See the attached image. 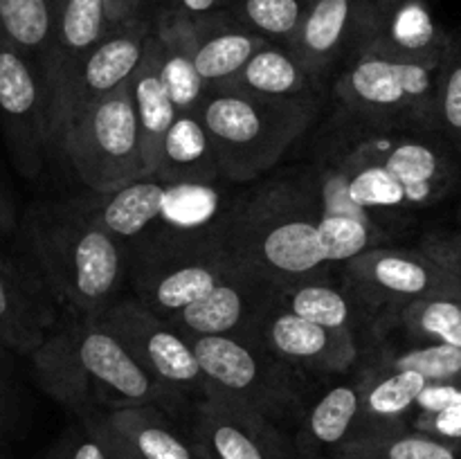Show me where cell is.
<instances>
[{"instance_id": "obj_38", "label": "cell", "mask_w": 461, "mask_h": 459, "mask_svg": "<svg viewBox=\"0 0 461 459\" xmlns=\"http://www.w3.org/2000/svg\"><path fill=\"white\" fill-rule=\"evenodd\" d=\"M437 129L461 151V57L450 54L444 63L437 94Z\"/></svg>"}, {"instance_id": "obj_28", "label": "cell", "mask_w": 461, "mask_h": 459, "mask_svg": "<svg viewBox=\"0 0 461 459\" xmlns=\"http://www.w3.org/2000/svg\"><path fill=\"white\" fill-rule=\"evenodd\" d=\"M363 396L358 382L336 385L315 400L300 435V450L315 457L322 450H336L358 435Z\"/></svg>"}, {"instance_id": "obj_13", "label": "cell", "mask_w": 461, "mask_h": 459, "mask_svg": "<svg viewBox=\"0 0 461 459\" xmlns=\"http://www.w3.org/2000/svg\"><path fill=\"white\" fill-rule=\"evenodd\" d=\"M277 297L279 286L237 264L205 297L171 315L169 322L189 340L205 336L255 340L257 327Z\"/></svg>"}, {"instance_id": "obj_21", "label": "cell", "mask_w": 461, "mask_h": 459, "mask_svg": "<svg viewBox=\"0 0 461 459\" xmlns=\"http://www.w3.org/2000/svg\"><path fill=\"white\" fill-rule=\"evenodd\" d=\"M169 183L149 176L108 194H93L95 214L131 250L160 225Z\"/></svg>"}, {"instance_id": "obj_41", "label": "cell", "mask_w": 461, "mask_h": 459, "mask_svg": "<svg viewBox=\"0 0 461 459\" xmlns=\"http://www.w3.org/2000/svg\"><path fill=\"white\" fill-rule=\"evenodd\" d=\"M412 430L426 432V435L437 436L441 441L461 446V405L441 410V412L417 414L412 418Z\"/></svg>"}, {"instance_id": "obj_36", "label": "cell", "mask_w": 461, "mask_h": 459, "mask_svg": "<svg viewBox=\"0 0 461 459\" xmlns=\"http://www.w3.org/2000/svg\"><path fill=\"white\" fill-rule=\"evenodd\" d=\"M381 364L394 369H410L426 378L428 382L459 381L461 378V349L444 342H426L412 349L387 356Z\"/></svg>"}, {"instance_id": "obj_11", "label": "cell", "mask_w": 461, "mask_h": 459, "mask_svg": "<svg viewBox=\"0 0 461 459\" xmlns=\"http://www.w3.org/2000/svg\"><path fill=\"white\" fill-rule=\"evenodd\" d=\"M153 32V21L144 14L126 18L111 27L102 40L79 63L75 75L50 106V135L52 148L72 120L97 99L115 93L131 84L135 70L142 63L147 40Z\"/></svg>"}, {"instance_id": "obj_2", "label": "cell", "mask_w": 461, "mask_h": 459, "mask_svg": "<svg viewBox=\"0 0 461 459\" xmlns=\"http://www.w3.org/2000/svg\"><path fill=\"white\" fill-rule=\"evenodd\" d=\"M25 237L36 270L72 318H97L122 297L129 250L90 198L39 202L27 212Z\"/></svg>"}, {"instance_id": "obj_40", "label": "cell", "mask_w": 461, "mask_h": 459, "mask_svg": "<svg viewBox=\"0 0 461 459\" xmlns=\"http://www.w3.org/2000/svg\"><path fill=\"white\" fill-rule=\"evenodd\" d=\"M230 0H142L140 14L149 18L158 16H183L203 18L210 14L223 12Z\"/></svg>"}, {"instance_id": "obj_32", "label": "cell", "mask_w": 461, "mask_h": 459, "mask_svg": "<svg viewBox=\"0 0 461 459\" xmlns=\"http://www.w3.org/2000/svg\"><path fill=\"white\" fill-rule=\"evenodd\" d=\"M313 0H230L228 12L239 25L270 43L291 45Z\"/></svg>"}, {"instance_id": "obj_22", "label": "cell", "mask_w": 461, "mask_h": 459, "mask_svg": "<svg viewBox=\"0 0 461 459\" xmlns=\"http://www.w3.org/2000/svg\"><path fill=\"white\" fill-rule=\"evenodd\" d=\"M106 426L144 459H212L196 441L187 439L165 410L156 405H131V408L102 412Z\"/></svg>"}, {"instance_id": "obj_26", "label": "cell", "mask_w": 461, "mask_h": 459, "mask_svg": "<svg viewBox=\"0 0 461 459\" xmlns=\"http://www.w3.org/2000/svg\"><path fill=\"white\" fill-rule=\"evenodd\" d=\"M156 178L187 184H214L221 178L198 112H178L162 144Z\"/></svg>"}, {"instance_id": "obj_15", "label": "cell", "mask_w": 461, "mask_h": 459, "mask_svg": "<svg viewBox=\"0 0 461 459\" xmlns=\"http://www.w3.org/2000/svg\"><path fill=\"white\" fill-rule=\"evenodd\" d=\"M385 0H313L288 50L315 81L349 50L358 52Z\"/></svg>"}, {"instance_id": "obj_19", "label": "cell", "mask_w": 461, "mask_h": 459, "mask_svg": "<svg viewBox=\"0 0 461 459\" xmlns=\"http://www.w3.org/2000/svg\"><path fill=\"white\" fill-rule=\"evenodd\" d=\"M360 160H378L405 189L408 207H426L439 201L455 183V165L439 147L421 140L392 142L387 148L369 142L356 151Z\"/></svg>"}, {"instance_id": "obj_12", "label": "cell", "mask_w": 461, "mask_h": 459, "mask_svg": "<svg viewBox=\"0 0 461 459\" xmlns=\"http://www.w3.org/2000/svg\"><path fill=\"white\" fill-rule=\"evenodd\" d=\"M95 320L115 333L140 364L165 385L174 387L180 394L198 392L203 396L205 376L194 342L169 320L144 306L138 297H120Z\"/></svg>"}, {"instance_id": "obj_46", "label": "cell", "mask_w": 461, "mask_h": 459, "mask_svg": "<svg viewBox=\"0 0 461 459\" xmlns=\"http://www.w3.org/2000/svg\"><path fill=\"white\" fill-rule=\"evenodd\" d=\"M14 228V210L9 205L7 196H5L3 187H0V232Z\"/></svg>"}, {"instance_id": "obj_27", "label": "cell", "mask_w": 461, "mask_h": 459, "mask_svg": "<svg viewBox=\"0 0 461 459\" xmlns=\"http://www.w3.org/2000/svg\"><path fill=\"white\" fill-rule=\"evenodd\" d=\"M315 79L297 61L295 54L279 43H266L223 90L259 94V97L293 99L311 97Z\"/></svg>"}, {"instance_id": "obj_49", "label": "cell", "mask_w": 461, "mask_h": 459, "mask_svg": "<svg viewBox=\"0 0 461 459\" xmlns=\"http://www.w3.org/2000/svg\"><path fill=\"white\" fill-rule=\"evenodd\" d=\"M288 459H291V457H288Z\"/></svg>"}, {"instance_id": "obj_39", "label": "cell", "mask_w": 461, "mask_h": 459, "mask_svg": "<svg viewBox=\"0 0 461 459\" xmlns=\"http://www.w3.org/2000/svg\"><path fill=\"white\" fill-rule=\"evenodd\" d=\"M54 459H115L106 432L102 428V421H99V414L81 421L79 435H72L59 448Z\"/></svg>"}, {"instance_id": "obj_9", "label": "cell", "mask_w": 461, "mask_h": 459, "mask_svg": "<svg viewBox=\"0 0 461 459\" xmlns=\"http://www.w3.org/2000/svg\"><path fill=\"white\" fill-rule=\"evenodd\" d=\"M0 126L9 153L27 178L43 169L50 135V93L43 70L0 32Z\"/></svg>"}, {"instance_id": "obj_6", "label": "cell", "mask_w": 461, "mask_h": 459, "mask_svg": "<svg viewBox=\"0 0 461 459\" xmlns=\"http://www.w3.org/2000/svg\"><path fill=\"white\" fill-rule=\"evenodd\" d=\"M81 183L93 194H108L149 178L131 84L97 99L68 124L57 142Z\"/></svg>"}, {"instance_id": "obj_42", "label": "cell", "mask_w": 461, "mask_h": 459, "mask_svg": "<svg viewBox=\"0 0 461 459\" xmlns=\"http://www.w3.org/2000/svg\"><path fill=\"white\" fill-rule=\"evenodd\" d=\"M421 250L461 284V234H450V237L437 234L423 241Z\"/></svg>"}, {"instance_id": "obj_24", "label": "cell", "mask_w": 461, "mask_h": 459, "mask_svg": "<svg viewBox=\"0 0 461 459\" xmlns=\"http://www.w3.org/2000/svg\"><path fill=\"white\" fill-rule=\"evenodd\" d=\"M131 94H133L135 112H138L140 133H142L144 160H147L151 176H156L162 144H165L171 124L178 117V108H176L169 88L162 79L160 52H158L153 32L147 40L142 63H140L133 79H131Z\"/></svg>"}, {"instance_id": "obj_34", "label": "cell", "mask_w": 461, "mask_h": 459, "mask_svg": "<svg viewBox=\"0 0 461 459\" xmlns=\"http://www.w3.org/2000/svg\"><path fill=\"white\" fill-rule=\"evenodd\" d=\"M351 180L349 194L360 207L367 212L376 210H401L408 207L405 189L378 160H360L351 156Z\"/></svg>"}, {"instance_id": "obj_45", "label": "cell", "mask_w": 461, "mask_h": 459, "mask_svg": "<svg viewBox=\"0 0 461 459\" xmlns=\"http://www.w3.org/2000/svg\"><path fill=\"white\" fill-rule=\"evenodd\" d=\"M99 421H102V428H104V432H106V436H108V444H111V448H113V454H115V459H144V457H140V454L135 453L133 448H129V446H126L124 441H122L120 436H117L115 432H113L111 428L106 426V421H104V417H102V414H99Z\"/></svg>"}, {"instance_id": "obj_30", "label": "cell", "mask_w": 461, "mask_h": 459, "mask_svg": "<svg viewBox=\"0 0 461 459\" xmlns=\"http://www.w3.org/2000/svg\"><path fill=\"white\" fill-rule=\"evenodd\" d=\"M354 300L347 288L331 286L315 277L304 282L291 284L286 288H279L277 304L288 309L300 318L311 320L315 324H322L329 328H354L356 309Z\"/></svg>"}, {"instance_id": "obj_7", "label": "cell", "mask_w": 461, "mask_h": 459, "mask_svg": "<svg viewBox=\"0 0 461 459\" xmlns=\"http://www.w3.org/2000/svg\"><path fill=\"white\" fill-rule=\"evenodd\" d=\"M133 292L144 306L169 320L205 297L237 266L221 237L174 241L129 256Z\"/></svg>"}, {"instance_id": "obj_25", "label": "cell", "mask_w": 461, "mask_h": 459, "mask_svg": "<svg viewBox=\"0 0 461 459\" xmlns=\"http://www.w3.org/2000/svg\"><path fill=\"white\" fill-rule=\"evenodd\" d=\"M153 21L160 70L178 112H198L207 88L198 76L192 52V18L158 16Z\"/></svg>"}, {"instance_id": "obj_17", "label": "cell", "mask_w": 461, "mask_h": 459, "mask_svg": "<svg viewBox=\"0 0 461 459\" xmlns=\"http://www.w3.org/2000/svg\"><path fill=\"white\" fill-rule=\"evenodd\" d=\"M194 436L212 459L291 457L286 441L270 418L221 396H201Z\"/></svg>"}, {"instance_id": "obj_1", "label": "cell", "mask_w": 461, "mask_h": 459, "mask_svg": "<svg viewBox=\"0 0 461 459\" xmlns=\"http://www.w3.org/2000/svg\"><path fill=\"white\" fill-rule=\"evenodd\" d=\"M34 376L81 421L131 405H156L171 412L183 394L165 385L95 318H70L57 324L30 356Z\"/></svg>"}, {"instance_id": "obj_48", "label": "cell", "mask_w": 461, "mask_h": 459, "mask_svg": "<svg viewBox=\"0 0 461 459\" xmlns=\"http://www.w3.org/2000/svg\"><path fill=\"white\" fill-rule=\"evenodd\" d=\"M459 382H461V378H459Z\"/></svg>"}, {"instance_id": "obj_31", "label": "cell", "mask_w": 461, "mask_h": 459, "mask_svg": "<svg viewBox=\"0 0 461 459\" xmlns=\"http://www.w3.org/2000/svg\"><path fill=\"white\" fill-rule=\"evenodd\" d=\"M0 32L43 68L54 34V0H0Z\"/></svg>"}, {"instance_id": "obj_8", "label": "cell", "mask_w": 461, "mask_h": 459, "mask_svg": "<svg viewBox=\"0 0 461 459\" xmlns=\"http://www.w3.org/2000/svg\"><path fill=\"white\" fill-rule=\"evenodd\" d=\"M192 342L205 376L203 396L241 403L273 423L295 410V382L257 342L232 336L194 338Z\"/></svg>"}, {"instance_id": "obj_5", "label": "cell", "mask_w": 461, "mask_h": 459, "mask_svg": "<svg viewBox=\"0 0 461 459\" xmlns=\"http://www.w3.org/2000/svg\"><path fill=\"white\" fill-rule=\"evenodd\" d=\"M448 57H419L367 39L338 81L336 93L347 108L360 115L374 120L410 117L437 129V94Z\"/></svg>"}, {"instance_id": "obj_4", "label": "cell", "mask_w": 461, "mask_h": 459, "mask_svg": "<svg viewBox=\"0 0 461 459\" xmlns=\"http://www.w3.org/2000/svg\"><path fill=\"white\" fill-rule=\"evenodd\" d=\"M313 97L273 99L212 90L198 108L221 178L250 183L273 169L315 120Z\"/></svg>"}, {"instance_id": "obj_35", "label": "cell", "mask_w": 461, "mask_h": 459, "mask_svg": "<svg viewBox=\"0 0 461 459\" xmlns=\"http://www.w3.org/2000/svg\"><path fill=\"white\" fill-rule=\"evenodd\" d=\"M320 237H322L329 264H347L363 252L378 248L381 228L376 223L351 219V216L322 214Z\"/></svg>"}, {"instance_id": "obj_3", "label": "cell", "mask_w": 461, "mask_h": 459, "mask_svg": "<svg viewBox=\"0 0 461 459\" xmlns=\"http://www.w3.org/2000/svg\"><path fill=\"white\" fill-rule=\"evenodd\" d=\"M320 219L318 180H284L232 207L223 243L239 266L286 288L329 266Z\"/></svg>"}, {"instance_id": "obj_16", "label": "cell", "mask_w": 461, "mask_h": 459, "mask_svg": "<svg viewBox=\"0 0 461 459\" xmlns=\"http://www.w3.org/2000/svg\"><path fill=\"white\" fill-rule=\"evenodd\" d=\"M57 300L34 268L0 248V345L30 358L54 331Z\"/></svg>"}, {"instance_id": "obj_44", "label": "cell", "mask_w": 461, "mask_h": 459, "mask_svg": "<svg viewBox=\"0 0 461 459\" xmlns=\"http://www.w3.org/2000/svg\"><path fill=\"white\" fill-rule=\"evenodd\" d=\"M140 4H142V0H106V12L111 27L120 25L126 18L140 14Z\"/></svg>"}, {"instance_id": "obj_43", "label": "cell", "mask_w": 461, "mask_h": 459, "mask_svg": "<svg viewBox=\"0 0 461 459\" xmlns=\"http://www.w3.org/2000/svg\"><path fill=\"white\" fill-rule=\"evenodd\" d=\"M461 405V382L459 381H441L428 382L423 387L421 396L417 400V414L441 412V410Z\"/></svg>"}, {"instance_id": "obj_29", "label": "cell", "mask_w": 461, "mask_h": 459, "mask_svg": "<svg viewBox=\"0 0 461 459\" xmlns=\"http://www.w3.org/2000/svg\"><path fill=\"white\" fill-rule=\"evenodd\" d=\"M331 459H461V446L405 428L354 436L333 450Z\"/></svg>"}, {"instance_id": "obj_37", "label": "cell", "mask_w": 461, "mask_h": 459, "mask_svg": "<svg viewBox=\"0 0 461 459\" xmlns=\"http://www.w3.org/2000/svg\"><path fill=\"white\" fill-rule=\"evenodd\" d=\"M351 171H354L351 160H345L342 165L331 166V169L322 171V176H318V192H320V202H322V214L351 216V219L376 223V220L372 219V212L360 207L358 202L351 198L349 194Z\"/></svg>"}, {"instance_id": "obj_10", "label": "cell", "mask_w": 461, "mask_h": 459, "mask_svg": "<svg viewBox=\"0 0 461 459\" xmlns=\"http://www.w3.org/2000/svg\"><path fill=\"white\" fill-rule=\"evenodd\" d=\"M347 291L369 309H390L435 297H459L461 284L423 250L372 248L345 264Z\"/></svg>"}, {"instance_id": "obj_23", "label": "cell", "mask_w": 461, "mask_h": 459, "mask_svg": "<svg viewBox=\"0 0 461 459\" xmlns=\"http://www.w3.org/2000/svg\"><path fill=\"white\" fill-rule=\"evenodd\" d=\"M358 385L363 396V417L356 436L405 430L403 418L417 408L428 381L410 369L376 364L360 378Z\"/></svg>"}, {"instance_id": "obj_33", "label": "cell", "mask_w": 461, "mask_h": 459, "mask_svg": "<svg viewBox=\"0 0 461 459\" xmlns=\"http://www.w3.org/2000/svg\"><path fill=\"white\" fill-rule=\"evenodd\" d=\"M399 322L417 345L444 342L461 349V300L459 297H435L412 302L399 310Z\"/></svg>"}, {"instance_id": "obj_20", "label": "cell", "mask_w": 461, "mask_h": 459, "mask_svg": "<svg viewBox=\"0 0 461 459\" xmlns=\"http://www.w3.org/2000/svg\"><path fill=\"white\" fill-rule=\"evenodd\" d=\"M266 43L270 40L239 25L228 12H216L192 21L194 63L207 93L228 88L252 54L259 52Z\"/></svg>"}, {"instance_id": "obj_14", "label": "cell", "mask_w": 461, "mask_h": 459, "mask_svg": "<svg viewBox=\"0 0 461 459\" xmlns=\"http://www.w3.org/2000/svg\"><path fill=\"white\" fill-rule=\"evenodd\" d=\"M282 364L322 374L347 372L358 360L354 328H329L275 304L259 322L255 340Z\"/></svg>"}, {"instance_id": "obj_47", "label": "cell", "mask_w": 461, "mask_h": 459, "mask_svg": "<svg viewBox=\"0 0 461 459\" xmlns=\"http://www.w3.org/2000/svg\"><path fill=\"white\" fill-rule=\"evenodd\" d=\"M3 346V345H0ZM0 403H3V372H0Z\"/></svg>"}, {"instance_id": "obj_18", "label": "cell", "mask_w": 461, "mask_h": 459, "mask_svg": "<svg viewBox=\"0 0 461 459\" xmlns=\"http://www.w3.org/2000/svg\"><path fill=\"white\" fill-rule=\"evenodd\" d=\"M111 30L106 0H54V34L43 61L50 106L79 63Z\"/></svg>"}]
</instances>
